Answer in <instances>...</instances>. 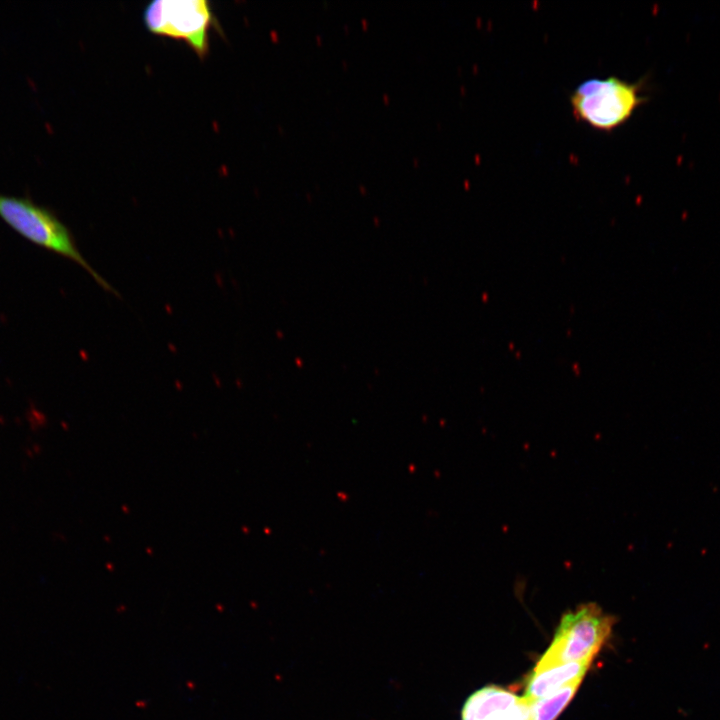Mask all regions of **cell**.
<instances>
[{"label":"cell","mask_w":720,"mask_h":720,"mask_svg":"<svg viewBox=\"0 0 720 720\" xmlns=\"http://www.w3.org/2000/svg\"><path fill=\"white\" fill-rule=\"evenodd\" d=\"M0 218L26 240L74 261L105 290L114 291L86 261L69 229L49 209L26 198L0 194Z\"/></svg>","instance_id":"cell-1"},{"label":"cell","mask_w":720,"mask_h":720,"mask_svg":"<svg viewBox=\"0 0 720 720\" xmlns=\"http://www.w3.org/2000/svg\"><path fill=\"white\" fill-rule=\"evenodd\" d=\"M614 623L615 618L596 603L581 604L563 615L551 645L535 667L592 663L609 637Z\"/></svg>","instance_id":"cell-2"},{"label":"cell","mask_w":720,"mask_h":720,"mask_svg":"<svg viewBox=\"0 0 720 720\" xmlns=\"http://www.w3.org/2000/svg\"><path fill=\"white\" fill-rule=\"evenodd\" d=\"M641 83H629L617 77L593 78L582 82L570 95L577 120L591 127L611 131L624 124L646 100Z\"/></svg>","instance_id":"cell-3"},{"label":"cell","mask_w":720,"mask_h":720,"mask_svg":"<svg viewBox=\"0 0 720 720\" xmlns=\"http://www.w3.org/2000/svg\"><path fill=\"white\" fill-rule=\"evenodd\" d=\"M144 23L154 34L185 41L204 58L209 50L213 14L205 0H155L144 11Z\"/></svg>","instance_id":"cell-4"},{"label":"cell","mask_w":720,"mask_h":720,"mask_svg":"<svg viewBox=\"0 0 720 720\" xmlns=\"http://www.w3.org/2000/svg\"><path fill=\"white\" fill-rule=\"evenodd\" d=\"M461 720H529V704L510 690L487 686L467 698Z\"/></svg>","instance_id":"cell-5"},{"label":"cell","mask_w":720,"mask_h":720,"mask_svg":"<svg viewBox=\"0 0 720 720\" xmlns=\"http://www.w3.org/2000/svg\"><path fill=\"white\" fill-rule=\"evenodd\" d=\"M591 663H567L534 668L523 698L527 703L544 698L571 682L583 679Z\"/></svg>","instance_id":"cell-6"},{"label":"cell","mask_w":720,"mask_h":720,"mask_svg":"<svg viewBox=\"0 0 720 720\" xmlns=\"http://www.w3.org/2000/svg\"><path fill=\"white\" fill-rule=\"evenodd\" d=\"M582 679L575 680L552 694L529 704V720H555L578 690Z\"/></svg>","instance_id":"cell-7"}]
</instances>
